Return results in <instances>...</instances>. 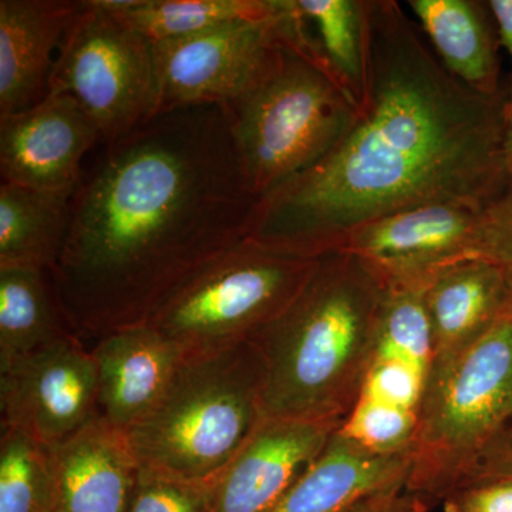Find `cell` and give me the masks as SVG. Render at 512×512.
Masks as SVG:
<instances>
[{
    "label": "cell",
    "instance_id": "cell-18",
    "mask_svg": "<svg viewBox=\"0 0 512 512\" xmlns=\"http://www.w3.org/2000/svg\"><path fill=\"white\" fill-rule=\"evenodd\" d=\"M410 453H372L340 427L318 458L268 512H346L372 495L406 490Z\"/></svg>",
    "mask_w": 512,
    "mask_h": 512
},
{
    "label": "cell",
    "instance_id": "cell-27",
    "mask_svg": "<svg viewBox=\"0 0 512 512\" xmlns=\"http://www.w3.org/2000/svg\"><path fill=\"white\" fill-rule=\"evenodd\" d=\"M214 481L181 480L140 467L126 512H210Z\"/></svg>",
    "mask_w": 512,
    "mask_h": 512
},
{
    "label": "cell",
    "instance_id": "cell-24",
    "mask_svg": "<svg viewBox=\"0 0 512 512\" xmlns=\"http://www.w3.org/2000/svg\"><path fill=\"white\" fill-rule=\"evenodd\" d=\"M424 291L426 285L386 288L377 320L375 362L406 363L427 380L433 360V338Z\"/></svg>",
    "mask_w": 512,
    "mask_h": 512
},
{
    "label": "cell",
    "instance_id": "cell-31",
    "mask_svg": "<svg viewBox=\"0 0 512 512\" xmlns=\"http://www.w3.org/2000/svg\"><path fill=\"white\" fill-rule=\"evenodd\" d=\"M498 480H512V434L507 431L485 448L458 488Z\"/></svg>",
    "mask_w": 512,
    "mask_h": 512
},
{
    "label": "cell",
    "instance_id": "cell-10",
    "mask_svg": "<svg viewBox=\"0 0 512 512\" xmlns=\"http://www.w3.org/2000/svg\"><path fill=\"white\" fill-rule=\"evenodd\" d=\"M2 426L56 447L99 416L92 352L79 336L0 367Z\"/></svg>",
    "mask_w": 512,
    "mask_h": 512
},
{
    "label": "cell",
    "instance_id": "cell-9",
    "mask_svg": "<svg viewBox=\"0 0 512 512\" xmlns=\"http://www.w3.org/2000/svg\"><path fill=\"white\" fill-rule=\"evenodd\" d=\"M298 18L295 0H282L271 18L237 20L153 43L156 114L185 106H229L255 89L271 69Z\"/></svg>",
    "mask_w": 512,
    "mask_h": 512
},
{
    "label": "cell",
    "instance_id": "cell-21",
    "mask_svg": "<svg viewBox=\"0 0 512 512\" xmlns=\"http://www.w3.org/2000/svg\"><path fill=\"white\" fill-rule=\"evenodd\" d=\"M72 200L0 185V268L29 266L52 272L62 255Z\"/></svg>",
    "mask_w": 512,
    "mask_h": 512
},
{
    "label": "cell",
    "instance_id": "cell-17",
    "mask_svg": "<svg viewBox=\"0 0 512 512\" xmlns=\"http://www.w3.org/2000/svg\"><path fill=\"white\" fill-rule=\"evenodd\" d=\"M424 303L433 338L431 369L466 352L507 316L512 289L493 262L467 258L430 279Z\"/></svg>",
    "mask_w": 512,
    "mask_h": 512
},
{
    "label": "cell",
    "instance_id": "cell-6",
    "mask_svg": "<svg viewBox=\"0 0 512 512\" xmlns=\"http://www.w3.org/2000/svg\"><path fill=\"white\" fill-rule=\"evenodd\" d=\"M512 419V311L466 352L433 366L417 412L406 491L443 503Z\"/></svg>",
    "mask_w": 512,
    "mask_h": 512
},
{
    "label": "cell",
    "instance_id": "cell-8",
    "mask_svg": "<svg viewBox=\"0 0 512 512\" xmlns=\"http://www.w3.org/2000/svg\"><path fill=\"white\" fill-rule=\"evenodd\" d=\"M57 52L49 94L72 96L101 143L128 136L156 114L153 43L97 0L80 2Z\"/></svg>",
    "mask_w": 512,
    "mask_h": 512
},
{
    "label": "cell",
    "instance_id": "cell-5",
    "mask_svg": "<svg viewBox=\"0 0 512 512\" xmlns=\"http://www.w3.org/2000/svg\"><path fill=\"white\" fill-rule=\"evenodd\" d=\"M265 383L252 340L184 356L160 402L126 433L138 466L214 481L264 419Z\"/></svg>",
    "mask_w": 512,
    "mask_h": 512
},
{
    "label": "cell",
    "instance_id": "cell-30",
    "mask_svg": "<svg viewBox=\"0 0 512 512\" xmlns=\"http://www.w3.org/2000/svg\"><path fill=\"white\" fill-rule=\"evenodd\" d=\"M441 504L444 512H512V480L457 488Z\"/></svg>",
    "mask_w": 512,
    "mask_h": 512
},
{
    "label": "cell",
    "instance_id": "cell-3",
    "mask_svg": "<svg viewBox=\"0 0 512 512\" xmlns=\"http://www.w3.org/2000/svg\"><path fill=\"white\" fill-rule=\"evenodd\" d=\"M384 292L355 255L320 256L298 296L252 338L266 366L264 417H348L375 362Z\"/></svg>",
    "mask_w": 512,
    "mask_h": 512
},
{
    "label": "cell",
    "instance_id": "cell-33",
    "mask_svg": "<svg viewBox=\"0 0 512 512\" xmlns=\"http://www.w3.org/2000/svg\"><path fill=\"white\" fill-rule=\"evenodd\" d=\"M487 5L495 25H497L500 45L505 47L512 63V0H490ZM508 99H512V77Z\"/></svg>",
    "mask_w": 512,
    "mask_h": 512
},
{
    "label": "cell",
    "instance_id": "cell-1",
    "mask_svg": "<svg viewBox=\"0 0 512 512\" xmlns=\"http://www.w3.org/2000/svg\"><path fill=\"white\" fill-rule=\"evenodd\" d=\"M507 97L464 86L396 0L369 3V67L355 126L318 164L256 204L248 241L318 259L355 229L429 204L483 211L507 187Z\"/></svg>",
    "mask_w": 512,
    "mask_h": 512
},
{
    "label": "cell",
    "instance_id": "cell-15",
    "mask_svg": "<svg viewBox=\"0 0 512 512\" xmlns=\"http://www.w3.org/2000/svg\"><path fill=\"white\" fill-rule=\"evenodd\" d=\"M50 453L49 512H126L140 466L124 431L97 416Z\"/></svg>",
    "mask_w": 512,
    "mask_h": 512
},
{
    "label": "cell",
    "instance_id": "cell-34",
    "mask_svg": "<svg viewBox=\"0 0 512 512\" xmlns=\"http://www.w3.org/2000/svg\"><path fill=\"white\" fill-rule=\"evenodd\" d=\"M503 156L505 170L512 180V99L508 97L504 110Z\"/></svg>",
    "mask_w": 512,
    "mask_h": 512
},
{
    "label": "cell",
    "instance_id": "cell-28",
    "mask_svg": "<svg viewBox=\"0 0 512 512\" xmlns=\"http://www.w3.org/2000/svg\"><path fill=\"white\" fill-rule=\"evenodd\" d=\"M477 258L487 259L504 272L512 289V180L481 211Z\"/></svg>",
    "mask_w": 512,
    "mask_h": 512
},
{
    "label": "cell",
    "instance_id": "cell-22",
    "mask_svg": "<svg viewBox=\"0 0 512 512\" xmlns=\"http://www.w3.org/2000/svg\"><path fill=\"white\" fill-rule=\"evenodd\" d=\"M127 20L151 43L197 35L237 22L271 18L282 0H97Z\"/></svg>",
    "mask_w": 512,
    "mask_h": 512
},
{
    "label": "cell",
    "instance_id": "cell-20",
    "mask_svg": "<svg viewBox=\"0 0 512 512\" xmlns=\"http://www.w3.org/2000/svg\"><path fill=\"white\" fill-rule=\"evenodd\" d=\"M70 336L77 335L60 308L50 272L29 266H2L0 367Z\"/></svg>",
    "mask_w": 512,
    "mask_h": 512
},
{
    "label": "cell",
    "instance_id": "cell-12",
    "mask_svg": "<svg viewBox=\"0 0 512 512\" xmlns=\"http://www.w3.org/2000/svg\"><path fill=\"white\" fill-rule=\"evenodd\" d=\"M97 143L99 130L72 96L47 94L32 109L0 116L2 181L72 200Z\"/></svg>",
    "mask_w": 512,
    "mask_h": 512
},
{
    "label": "cell",
    "instance_id": "cell-35",
    "mask_svg": "<svg viewBox=\"0 0 512 512\" xmlns=\"http://www.w3.org/2000/svg\"><path fill=\"white\" fill-rule=\"evenodd\" d=\"M507 433L512 434V419L510 420V423L507 424V427H505V430Z\"/></svg>",
    "mask_w": 512,
    "mask_h": 512
},
{
    "label": "cell",
    "instance_id": "cell-32",
    "mask_svg": "<svg viewBox=\"0 0 512 512\" xmlns=\"http://www.w3.org/2000/svg\"><path fill=\"white\" fill-rule=\"evenodd\" d=\"M431 508L406 490H392L372 495L346 512H429Z\"/></svg>",
    "mask_w": 512,
    "mask_h": 512
},
{
    "label": "cell",
    "instance_id": "cell-26",
    "mask_svg": "<svg viewBox=\"0 0 512 512\" xmlns=\"http://www.w3.org/2000/svg\"><path fill=\"white\" fill-rule=\"evenodd\" d=\"M416 427L413 410L360 396L340 431L372 453L392 456L412 451Z\"/></svg>",
    "mask_w": 512,
    "mask_h": 512
},
{
    "label": "cell",
    "instance_id": "cell-14",
    "mask_svg": "<svg viewBox=\"0 0 512 512\" xmlns=\"http://www.w3.org/2000/svg\"><path fill=\"white\" fill-rule=\"evenodd\" d=\"M101 419L124 433L160 402L183 353L148 325L111 332L92 348Z\"/></svg>",
    "mask_w": 512,
    "mask_h": 512
},
{
    "label": "cell",
    "instance_id": "cell-2",
    "mask_svg": "<svg viewBox=\"0 0 512 512\" xmlns=\"http://www.w3.org/2000/svg\"><path fill=\"white\" fill-rule=\"evenodd\" d=\"M258 202L224 107L154 114L107 144L72 198L50 272L67 322L84 342L146 325L188 276L244 241Z\"/></svg>",
    "mask_w": 512,
    "mask_h": 512
},
{
    "label": "cell",
    "instance_id": "cell-16",
    "mask_svg": "<svg viewBox=\"0 0 512 512\" xmlns=\"http://www.w3.org/2000/svg\"><path fill=\"white\" fill-rule=\"evenodd\" d=\"M79 9L73 0H0V116L46 99L53 52Z\"/></svg>",
    "mask_w": 512,
    "mask_h": 512
},
{
    "label": "cell",
    "instance_id": "cell-4",
    "mask_svg": "<svg viewBox=\"0 0 512 512\" xmlns=\"http://www.w3.org/2000/svg\"><path fill=\"white\" fill-rule=\"evenodd\" d=\"M309 29L298 10L261 83L224 107L245 183L259 201L328 156L359 116Z\"/></svg>",
    "mask_w": 512,
    "mask_h": 512
},
{
    "label": "cell",
    "instance_id": "cell-25",
    "mask_svg": "<svg viewBox=\"0 0 512 512\" xmlns=\"http://www.w3.org/2000/svg\"><path fill=\"white\" fill-rule=\"evenodd\" d=\"M52 491L50 447L25 431L2 426L0 512H49Z\"/></svg>",
    "mask_w": 512,
    "mask_h": 512
},
{
    "label": "cell",
    "instance_id": "cell-29",
    "mask_svg": "<svg viewBox=\"0 0 512 512\" xmlns=\"http://www.w3.org/2000/svg\"><path fill=\"white\" fill-rule=\"evenodd\" d=\"M426 376L413 366L396 360H379L367 373L360 396L372 397L419 412Z\"/></svg>",
    "mask_w": 512,
    "mask_h": 512
},
{
    "label": "cell",
    "instance_id": "cell-11",
    "mask_svg": "<svg viewBox=\"0 0 512 512\" xmlns=\"http://www.w3.org/2000/svg\"><path fill=\"white\" fill-rule=\"evenodd\" d=\"M481 211L429 204L355 229L339 251L359 258L384 288L427 285L446 266L477 258Z\"/></svg>",
    "mask_w": 512,
    "mask_h": 512
},
{
    "label": "cell",
    "instance_id": "cell-13",
    "mask_svg": "<svg viewBox=\"0 0 512 512\" xmlns=\"http://www.w3.org/2000/svg\"><path fill=\"white\" fill-rule=\"evenodd\" d=\"M338 420L264 417L212 485L210 512H268L322 453Z\"/></svg>",
    "mask_w": 512,
    "mask_h": 512
},
{
    "label": "cell",
    "instance_id": "cell-23",
    "mask_svg": "<svg viewBox=\"0 0 512 512\" xmlns=\"http://www.w3.org/2000/svg\"><path fill=\"white\" fill-rule=\"evenodd\" d=\"M315 28L320 52L343 89L362 107L369 67L370 0H295Z\"/></svg>",
    "mask_w": 512,
    "mask_h": 512
},
{
    "label": "cell",
    "instance_id": "cell-7",
    "mask_svg": "<svg viewBox=\"0 0 512 512\" xmlns=\"http://www.w3.org/2000/svg\"><path fill=\"white\" fill-rule=\"evenodd\" d=\"M318 259L276 254L244 239L188 276L146 325L183 356L247 342L288 308Z\"/></svg>",
    "mask_w": 512,
    "mask_h": 512
},
{
    "label": "cell",
    "instance_id": "cell-19",
    "mask_svg": "<svg viewBox=\"0 0 512 512\" xmlns=\"http://www.w3.org/2000/svg\"><path fill=\"white\" fill-rule=\"evenodd\" d=\"M407 5L448 72L481 96H501L500 40L487 2L409 0Z\"/></svg>",
    "mask_w": 512,
    "mask_h": 512
}]
</instances>
